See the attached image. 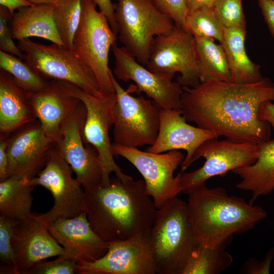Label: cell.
Returning a JSON list of instances; mask_svg holds the SVG:
<instances>
[{
    "mask_svg": "<svg viewBox=\"0 0 274 274\" xmlns=\"http://www.w3.org/2000/svg\"><path fill=\"white\" fill-rule=\"evenodd\" d=\"M152 1L159 11L173 20L175 25L186 29V20L189 13L187 0Z\"/></svg>",
    "mask_w": 274,
    "mask_h": 274,
    "instance_id": "34",
    "label": "cell"
},
{
    "mask_svg": "<svg viewBox=\"0 0 274 274\" xmlns=\"http://www.w3.org/2000/svg\"><path fill=\"white\" fill-rule=\"evenodd\" d=\"M241 178L236 188L251 193V204L274 191V139L259 145L258 157L252 164L232 171Z\"/></svg>",
    "mask_w": 274,
    "mask_h": 274,
    "instance_id": "24",
    "label": "cell"
},
{
    "mask_svg": "<svg viewBox=\"0 0 274 274\" xmlns=\"http://www.w3.org/2000/svg\"><path fill=\"white\" fill-rule=\"evenodd\" d=\"M53 145L38 120L17 130L9 137L8 178L36 176L45 165Z\"/></svg>",
    "mask_w": 274,
    "mask_h": 274,
    "instance_id": "17",
    "label": "cell"
},
{
    "mask_svg": "<svg viewBox=\"0 0 274 274\" xmlns=\"http://www.w3.org/2000/svg\"><path fill=\"white\" fill-rule=\"evenodd\" d=\"M272 267H273V270H274V260H273V264H272Z\"/></svg>",
    "mask_w": 274,
    "mask_h": 274,
    "instance_id": "45",
    "label": "cell"
},
{
    "mask_svg": "<svg viewBox=\"0 0 274 274\" xmlns=\"http://www.w3.org/2000/svg\"><path fill=\"white\" fill-rule=\"evenodd\" d=\"M96 6L90 0L82 1L81 18L74 38L73 51L92 71L102 94L108 95L115 92L109 56L117 35Z\"/></svg>",
    "mask_w": 274,
    "mask_h": 274,
    "instance_id": "6",
    "label": "cell"
},
{
    "mask_svg": "<svg viewBox=\"0 0 274 274\" xmlns=\"http://www.w3.org/2000/svg\"><path fill=\"white\" fill-rule=\"evenodd\" d=\"M260 144L229 139L210 140L202 144L192 157L190 165L203 157V165L197 169L180 174L182 192L188 194L205 185L215 176H223L228 172L253 163L256 160Z\"/></svg>",
    "mask_w": 274,
    "mask_h": 274,
    "instance_id": "11",
    "label": "cell"
},
{
    "mask_svg": "<svg viewBox=\"0 0 274 274\" xmlns=\"http://www.w3.org/2000/svg\"><path fill=\"white\" fill-rule=\"evenodd\" d=\"M17 46L24 54V60L44 78L66 82L88 93L102 95L93 72L73 50L29 38L18 41Z\"/></svg>",
    "mask_w": 274,
    "mask_h": 274,
    "instance_id": "9",
    "label": "cell"
},
{
    "mask_svg": "<svg viewBox=\"0 0 274 274\" xmlns=\"http://www.w3.org/2000/svg\"><path fill=\"white\" fill-rule=\"evenodd\" d=\"M259 118L268 122L274 129V103L266 101L261 105L259 111Z\"/></svg>",
    "mask_w": 274,
    "mask_h": 274,
    "instance_id": "41",
    "label": "cell"
},
{
    "mask_svg": "<svg viewBox=\"0 0 274 274\" xmlns=\"http://www.w3.org/2000/svg\"><path fill=\"white\" fill-rule=\"evenodd\" d=\"M25 179L9 177L0 182V216L18 221L32 215L34 187Z\"/></svg>",
    "mask_w": 274,
    "mask_h": 274,
    "instance_id": "26",
    "label": "cell"
},
{
    "mask_svg": "<svg viewBox=\"0 0 274 274\" xmlns=\"http://www.w3.org/2000/svg\"><path fill=\"white\" fill-rule=\"evenodd\" d=\"M73 171L54 144L49 152L43 168L25 183L48 190L53 198L52 208L45 213L35 215L46 226L61 219L76 217L84 212V190Z\"/></svg>",
    "mask_w": 274,
    "mask_h": 274,
    "instance_id": "8",
    "label": "cell"
},
{
    "mask_svg": "<svg viewBox=\"0 0 274 274\" xmlns=\"http://www.w3.org/2000/svg\"><path fill=\"white\" fill-rule=\"evenodd\" d=\"M114 57V74L123 81L131 80L136 90L144 92L159 108L163 109H181L183 87L174 76L154 73L139 63L123 47L115 43L112 47Z\"/></svg>",
    "mask_w": 274,
    "mask_h": 274,
    "instance_id": "15",
    "label": "cell"
},
{
    "mask_svg": "<svg viewBox=\"0 0 274 274\" xmlns=\"http://www.w3.org/2000/svg\"><path fill=\"white\" fill-rule=\"evenodd\" d=\"M17 220L0 216V273L19 274L12 237Z\"/></svg>",
    "mask_w": 274,
    "mask_h": 274,
    "instance_id": "32",
    "label": "cell"
},
{
    "mask_svg": "<svg viewBox=\"0 0 274 274\" xmlns=\"http://www.w3.org/2000/svg\"><path fill=\"white\" fill-rule=\"evenodd\" d=\"M98 6L99 11L107 18L113 31L117 35V27L115 19L114 4L111 0H90Z\"/></svg>",
    "mask_w": 274,
    "mask_h": 274,
    "instance_id": "38",
    "label": "cell"
},
{
    "mask_svg": "<svg viewBox=\"0 0 274 274\" xmlns=\"http://www.w3.org/2000/svg\"><path fill=\"white\" fill-rule=\"evenodd\" d=\"M106 254L92 262L77 264L79 274H156L148 233L108 242Z\"/></svg>",
    "mask_w": 274,
    "mask_h": 274,
    "instance_id": "16",
    "label": "cell"
},
{
    "mask_svg": "<svg viewBox=\"0 0 274 274\" xmlns=\"http://www.w3.org/2000/svg\"><path fill=\"white\" fill-rule=\"evenodd\" d=\"M57 3L31 5L17 10L10 22L13 39L19 41L36 37L64 46L53 19Z\"/></svg>",
    "mask_w": 274,
    "mask_h": 274,
    "instance_id": "23",
    "label": "cell"
},
{
    "mask_svg": "<svg viewBox=\"0 0 274 274\" xmlns=\"http://www.w3.org/2000/svg\"><path fill=\"white\" fill-rule=\"evenodd\" d=\"M218 0H187L188 13L202 7H213Z\"/></svg>",
    "mask_w": 274,
    "mask_h": 274,
    "instance_id": "43",
    "label": "cell"
},
{
    "mask_svg": "<svg viewBox=\"0 0 274 274\" xmlns=\"http://www.w3.org/2000/svg\"><path fill=\"white\" fill-rule=\"evenodd\" d=\"M246 28H224L220 43L225 53L230 74V82L251 84L263 79L260 66L251 60L245 49Z\"/></svg>",
    "mask_w": 274,
    "mask_h": 274,
    "instance_id": "25",
    "label": "cell"
},
{
    "mask_svg": "<svg viewBox=\"0 0 274 274\" xmlns=\"http://www.w3.org/2000/svg\"><path fill=\"white\" fill-rule=\"evenodd\" d=\"M12 242L19 274H26L37 263L63 253V247L35 214L17 221Z\"/></svg>",
    "mask_w": 274,
    "mask_h": 274,
    "instance_id": "20",
    "label": "cell"
},
{
    "mask_svg": "<svg viewBox=\"0 0 274 274\" xmlns=\"http://www.w3.org/2000/svg\"><path fill=\"white\" fill-rule=\"evenodd\" d=\"M26 94L37 119L55 144L60 138L63 126L76 111L81 100L54 80L49 81L46 89Z\"/></svg>",
    "mask_w": 274,
    "mask_h": 274,
    "instance_id": "21",
    "label": "cell"
},
{
    "mask_svg": "<svg viewBox=\"0 0 274 274\" xmlns=\"http://www.w3.org/2000/svg\"><path fill=\"white\" fill-rule=\"evenodd\" d=\"M111 76L116 94L113 109L114 144L137 148L152 145L159 131L160 108L143 96L131 95L112 72Z\"/></svg>",
    "mask_w": 274,
    "mask_h": 274,
    "instance_id": "7",
    "label": "cell"
},
{
    "mask_svg": "<svg viewBox=\"0 0 274 274\" xmlns=\"http://www.w3.org/2000/svg\"><path fill=\"white\" fill-rule=\"evenodd\" d=\"M9 138L0 136V182L8 178L9 158L8 146Z\"/></svg>",
    "mask_w": 274,
    "mask_h": 274,
    "instance_id": "40",
    "label": "cell"
},
{
    "mask_svg": "<svg viewBox=\"0 0 274 274\" xmlns=\"http://www.w3.org/2000/svg\"><path fill=\"white\" fill-rule=\"evenodd\" d=\"M26 92L14 82L7 72L0 71V136L10 134L37 121Z\"/></svg>",
    "mask_w": 274,
    "mask_h": 274,
    "instance_id": "22",
    "label": "cell"
},
{
    "mask_svg": "<svg viewBox=\"0 0 274 274\" xmlns=\"http://www.w3.org/2000/svg\"><path fill=\"white\" fill-rule=\"evenodd\" d=\"M189 217L199 244L212 247L252 229L267 216L261 206L203 185L188 194Z\"/></svg>",
    "mask_w": 274,
    "mask_h": 274,
    "instance_id": "3",
    "label": "cell"
},
{
    "mask_svg": "<svg viewBox=\"0 0 274 274\" xmlns=\"http://www.w3.org/2000/svg\"><path fill=\"white\" fill-rule=\"evenodd\" d=\"M113 148L115 155L128 160L142 176L147 191L157 209L182 192L180 173L174 176L175 172L185 158L181 152L172 150L153 153L115 144Z\"/></svg>",
    "mask_w": 274,
    "mask_h": 274,
    "instance_id": "12",
    "label": "cell"
},
{
    "mask_svg": "<svg viewBox=\"0 0 274 274\" xmlns=\"http://www.w3.org/2000/svg\"><path fill=\"white\" fill-rule=\"evenodd\" d=\"M182 110L160 109V124L154 143L146 151L162 153L172 150H184L186 155L181 165V173L190 166V162L197 149L206 141L218 139L210 130L187 123Z\"/></svg>",
    "mask_w": 274,
    "mask_h": 274,
    "instance_id": "18",
    "label": "cell"
},
{
    "mask_svg": "<svg viewBox=\"0 0 274 274\" xmlns=\"http://www.w3.org/2000/svg\"><path fill=\"white\" fill-rule=\"evenodd\" d=\"M186 29L194 38H209L222 42L224 27L213 7H202L188 13Z\"/></svg>",
    "mask_w": 274,
    "mask_h": 274,
    "instance_id": "31",
    "label": "cell"
},
{
    "mask_svg": "<svg viewBox=\"0 0 274 274\" xmlns=\"http://www.w3.org/2000/svg\"><path fill=\"white\" fill-rule=\"evenodd\" d=\"M82 0H61L54 9L53 19L64 47L73 50V40L82 15Z\"/></svg>",
    "mask_w": 274,
    "mask_h": 274,
    "instance_id": "30",
    "label": "cell"
},
{
    "mask_svg": "<svg viewBox=\"0 0 274 274\" xmlns=\"http://www.w3.org/2000/svg\"><path fill=\"white\" fill-rule=\"evenodd\" d=\"M0 5L8 9L12 16L16 10L32 5L26 0H0Z\"/></svg>",
    "mask_w": 274,
    "mask_h": 274,
    "instance_id": "42",
    "label": "cell"
},
{
    "mask_svg": "<svg viewBox=\"0 0 274 274\" xmlns=\"http://www.w3.org/2000/svg\"><path fill=\"white\" fill-rule=\"evenodd\" d=\"M84 202L91 228L108 243L148 233L157 209L144 181L132 177L84 190Z\"/></svg>",
    "mask_w": 274,
    "mask_h": 274,
    "instance_id": "2",
    "label": "cell"
},
{
    "mask_svg": "<svg viewBox=\"0 0 274 274\" xmlns=\"http://www.w3.org/2000/svg\"><path fill=\"white\" fill-rule=\"evenodd\" d=\"M194 41L200 82H230L227 58L222 45L216 44L214 39L209 38H194Z\"/></svg>",
    "mask_w": 274,
    "mask_h": 274,
    "instance_id": "27",
    "label": "cell"
},
{
    "mask_svg": "<svg viewBox=\"0 0 274 274\" xmlns=\"http://www.w3.org/2000/svg\"><path fill=\"white\" fill-rule=\"evenodd\" d=\"M114 8L119 40L139 63L146 65L155 38L171 31L174 22L152 0H117Z\"/></svg>",
    "mask_w": 274,
    "mask_h": 274,
    "instance_id": "5",
    "label": "cell"
},
{
    "mask_svg": "<svg viewBox=\"0 0 274 274\" xmlns=\"http://www.w3.org/2000/svg\"><path fill=\"white\" fill-rule=\"evenodd\" d=\"M182 115L218 137L260 144L270 140V124L259 118L262 103L274 101V83L239 84L211 80L183 87Z\"/></svg>",
    "mask_w": 274,
    "mask_h": 274,
    "instance_id": "1",
    "label": "cell"
},
{
    "mask_svg": "<svg viewBox=\"0 0 274 274\" xmlns=\"http://www.w3.org/2000/svg\"><path fill=\"white\" fill-rule=\"evenodd\" d=\"M148 237L156 273L182 274L199 245L187 202L177 196L158 208Z\"/></svg>",
    "mask_w": 274,
    "mask_h": 274,
    "instance_id": "4",
    "label": "cell"
},
{
    "mask_svg": "<svg viewBox=\"0 0 274 274\" xmlns=\"http://www.w3.org/2000/svg\"><path fill=\"white\" fill-rule=\"evenodd\" d=\"M242 0H218L213 10L224 28H246Z\"/></svg>",
    "mask_w": 274,
    "mask_h": 274,
    "instance_id": "33",
    "label": "cell"
},
{
    "mask_svg": "<svg viewBox=\"0 0 274 274\" xmlns=\"http://www.w3.org/2000/svg\"><path fill=\"white\" fill-rule=\"evenodd\" d=\"M57 81L66 90L80 99L86 107L83 139L85 144L91 145L98 152L102 170L101 184L107 185L109 183L110 176L112 173L122 180L131 178L124 174L116 163L113 144L110 140L109 130L114 124L113 109L116 101V93L95 95L71 83Z\"/></svg>",
    "mask_w": 274,
    "mask_h": 274,
    "instance_id": "10",
    "label": "cell"
},
{
    "mask_svg": "<svg viewBox=\"0 0 274 274\" xmlns=\"http://www.w3.org/2000/svg\"><path fill=\"white\" fill-rule=\"evenodd\" d=\"M86 115V107L81 101L64 123L60 138L54 144L84 190L98 186L102 181V170L98 152L91 145L85 144L83 139L82 129Z\"/></svg>",
    "mask_w": 274,
    "mask_h": 274,
    "instance_id": "14",
    "label": "cell"
},
{
    "mask_svg": "<svg viewBox=\"0 0 274 274\" xmlns=\"http://www.w3.org/2000/svg\"><path fill=\"white\" fill-rule=\"evenodd\" d=\"M146 67L158 74L179 76L182 87H194L200 82L194 37L176 25L169 32L155 38Z\"/></svg>",
    "mask_w": 274,
    "mask_h": 274,
    "instance_id": "13",
    "label": "cell"
},
{
    "mask_svg": "<svg viewBox=\"0 0 274 274\" xmlns=\"http://www.w3.org/2000/svg\"><path fill=\"white\" fill-rule=\"evenodd\" d=\"M264 19L274 38V0H258Z\"/></svg>",
    "mask_w": 274,
    "mask_h": 274,
    "instance_id": "39",
    "label": "cell"
},
{
    "mask_svg": "<svg viewBox=\"0 0 274 274\" xmlns=\"http://www.w3.org/2000/svg\"><path fill=\"white\" fill-rule=\"evenodd\" d=\"M32 5L52 4L57 3L61 0H26Z\"/></svg>",
    "mask_w": 274,
    "mask_h": 274,
    "instance_id": "44",
    "label": "cell"
},
{
    "mask_svg": "<svg viewBox=\"0 0 274 274\" xmlns=\"http://www.w3.org/2000/svg\"><path fill=\"white\" fill-rule=\"evenodd\" d=\"M274 260V247L267 252L262 260L254 258L247 260L239 270L241 273L269 274Z\"/></svg>",
    "mask_w": 274,
    "mask_h": 274,
    "instance_id": "37",
    "label": "cell"
},
{
    "mask_svg": "<svg viewBox=\"0 0 274 274\" xmlns=\"http://www.w3.org/2000/svg\"><path fill=\"white\" fill-rule=\"evenodd\" d=\"M231 240L212 247L199 245L189 258L182 274H219L232 265L233 258L226 250Z\"/></svg>",
    "mask_w": 274,
    "mask_h": 274,
    "instance_id": "28",
    "label": "cell"
},
{
    "mask_svg": "<svg viewBox=\"0 0 274 274\" xmlns=\"http://www.w3.org/2000/svg\"><path fill=\"white\" fill-rule=\"evenodd\" d=\"M22 59L0 51L1 70L9 73L15 84L26 92H37L46 89L49 81L37 73Z\"/></svg>",
    "mask_w": 274,
    "mask_h": 274,
    "instance_id": "29",
    "label": "cell"
},
{
    "mask_svg": "<svg viewBox=\"0 0 274 274\" xmlns=\"http://www.w3.org/2000/svg\"><path fill=\"white\" fill-rule=\"evenodd\" d=\"M12 16L8 9L0 6V49L5 52L14 55L24 60V54L13 40L10 28Z\"/></svg>",
    "mask_w": 274,
    "mask_h": 274,
    "instance_id": "36",
    "label": "cell"
},
{
    "mask_svg": "<svg viewBox=\"0 0 274 274\" xmlns=\"http://www.w3.org/2000/svg\"><path fill=\"white\" fill-rule=\"evenodd\" d=\"M77 263L58 256L54 260L42 261L32 266L26 274H73L76 273Z\"/></svg>",
    "mask_w": 274,
    "mask_h": 274,
    "instance_id": "35",
    "label": "cell"
},
{
    "mask_svg": "<svg viewBox=\"0 0 274 274\" xmlns=\"http://www.w3.org/2000/svg\"><path fill=\"white\" fill-rule=\"evenodd\" d=\"M47 227L63 248L60 256L77 263L97 260L108 250L109 243L92 229L85 211L73 218L58 219Z\"/></svg>",
    "mask_w": 274,
    "mask_h": 274,
    "instance_id": "19",
    "label": "cell"
}]
</instances>
